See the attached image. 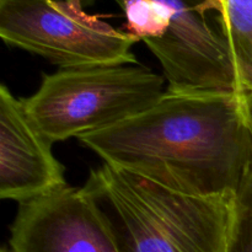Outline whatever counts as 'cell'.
<instances>
[{"label":"cell","mask_w":252,"mask_h":252,"mask_svg":"<svg viewBox=\"0 0 252 252\" xmlns=\"http://www.w3.org/2000/svg\"><path fill=\"white\" fill-rule=\"evenodd\" d=\"M245 94L170 93L78 140L103 162L193 196L234 197L252 171Z\"/></svg>","instance_id":"cell-1"},{"label":"cell","mask_w":252,"mask_h":252,"mask_svg":"<svg viewBox=\"0 0 252 252\" xmlns=\"http://www.w3.org/2000/svg\"><path fill=\"white\" fill-rule=\"evenodd\" d=\"M83 187L120 252H226L231 197L182 193L107 162Z\"/></svg>","instance_id":"cell-2"},{"label":"cell","mask_w":252,"mask_h":252,"mask_svg":"<svg viewBox=\"0 0 252 252\" xmlns=\"http://www.w3.org/2000/svg\"><path fill=\"white\" fill-rule=\"evenodd\" d=\"M125 30L157 57L170 93L245 94L230 46L211 24L209 0H115Z\"/></svg>","instance_id":"cell-3"},{"label":"cell","mask_w":252,"mask_h":252,"mask_svg":"<svg viewBox=\"0 0 252 252\" xmlns=\"http://www.w3.org/2000/svg\"><path fill=\"white\" fill-rule=\"evenodd\" d=\"M165 78L138 64H91L44 74L24 98L27 113L52 143L103 129L154 105Z\"/></svg>","instance_id":"cell-4"},{"label":"cell","mask_w":252,"mask_h":252,"mask_svg":"<svg viewBox=\"0 0 252 252\" xmlns=\"http://www.w3.org/2000/svg\"><path fill=\"white\" fill-rule=\"evenodd\" d=\"M0 37L59 68L138 64L137 41L86 12L81 0H0Z\"/></svg>","instance_id":"cell-5"},{"label":"cell","mask_w":252,"mask_h":252,"mask_svg":"<svg viewBox=\"0 0 252 252\" xmlns=\"http://www.w3.org/2000/svg\"><path fill=\"white\" fill-rule=\"evenodd\" d=\"M10 233L11 252H120L84 187L65 186L19 203Z\"/></svg>","instance_id":"cell-6"},{"label":"cell","mask_w":252,"mask_h":252,"mask_svg":"<svg viewBox=\"0 0 252 252\" xmlns=\"http://www.w3.org/2000/svg\"><path fill=\"white\" fill-rule=\"evenodd\" d=\"M53 143L5 85L0 86V197L19 203L68 186Z\"/></svg>","instance_id":"cell-7"},{"label":"cell","mask_w":252,"mask_h":252,"mask_svg":"<svg viewBox=\"0 0 252 252\" xmlns=\"http://www.w3.org/2000/svg\"><path fill=\"white\" fill-rule=\"evenodd\" d=\"M209 6L230 46L243 86L252 54V0H209Z\"/></svg>","instance_id":"cell-8"},{"label":"cell","mask_w":252,"mask_h":252,"mask_svg":"<svg viewBox=\"0 0 252 252\" xmlns=\"http://www.w3.org/2000/svg\"><path fill=\"white\" fill-rule=\"evenodd\" d=\"M226 252H252V171L234 197Z\"/></svg>","instance_id":"cell-9"},{"label":"cell","mask_w":252,"mask_h":252,"mask_svg":"<svg viewBox=\"0 0 252 252\" xmlns=\"http://www.w3.org/2000/svg\"><path fill=\"white\" fill-rule=\"evenodd\" d=\"M243 89L245 91V94H252V54L250 65H249L248 71H246L245 76L243 79Z\"/></svg>","instance_id":"cell-10"},{"label":"cell","mask_w":252,"mask_h":252,"mask_svg":"<svg viewBox=\"0 0 252 252\" xmlns=\"http://www.w3.org/2000/svg\"><path fill=\"white\" fill-rule=\"evenodd\" d=\"M244 105H245L246 117H248L249 125L252 130V94H245L244 96Z\"/></svg>","instance_id":"cell-11"},{"label":"cell","mask_w":252,"mask_h":252,"mask_svg":"<svg viewBox=\"0 0 252 252\" xmlns=\"http://www.w3.org/2000/svg\"><path fill=\"white\" fill-rule=\"evenodd\" d=\"M1 252H11V250H10L9 248H6V246H4V248L1 249Z\"/></svg>","instance_id":"cell-12"},{"label":"cell","mask_w":252,"mask_h":252,"mask_svg":"<svg viewBox=\"0 0 252 252\" xmlns=\"http://www.w3.org/2000/svg\"><path fill=\"white\" fill-rule=\"evenodd\" d=\"M83 2H89V4H91V2L94 1V0H81Z\"/></svg>","instance_id":"cell-13"}]
</instances>
